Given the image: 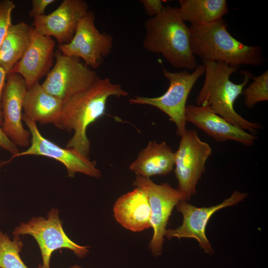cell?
<instances>
[{"instance_id": "cell-1", "label": "cell", "mask_w": 268, "mask_h": 268, "mask_svg": "<svg viewBox=\"0 0 268 268\" xmlns=\"http://www.w3.org/2000/svg\"><path fill=\"white\" fill-rule=\"evenodd\" d=\"M129 94L121 84L113 83L109 78L98 76L88 88L63 101L61 112L54 125L61 130L73 131L66 147L89 157L90 142L86 133L88 127L105 114L110 97Z\"/></svg>"}, {"instance_id": "cell-2", "label": "cell", "mask_w": 268, "mask_h": 268, "mask_svg": "<svg viewBox=\"0 0 268 268\" xmlns=\"http://www.w3.org/2000/svg\"><path fill=\"white\" fill-rule=\"evenodd\" d=\"M202 62L205 67V79L196 98L197 105L208 108L234 126L254 134L262 128V126L244 119L234 107L236 100L242 94L253 74L249 70H241L240 73L244 75V80L236 84L230 79V76L239 67L222 62Z\"/></svg>"}, {"instance_id": "cell-3", "label": "cell", "mask_w": 268, "mask_h": 268, "mask_svg": "<svg viewBox=\"0 0 268 268\" xmlns=\"http://www.w3.org/2000/svg\"><path fill=\"white\" fill-rule=\"evenodd\" d=\"M223 18L204 24H191L190 44L194 55L202 61L222 62L239 67L261 66L265 62L261 47L246 45L227 30Z\"/></svg>"}, {"instance_id": "cell-4", "label": "cell", "mask_w": 268, "mask_h": 268, "mask_svg": "<svg viewBox=\"0 0 268 268\" xmlns=\"http://www.w3.org/2000/svg\"><path fill=\"white\" fill-rule=\"evenodd\" d=\"M144 49L161 54L173 67L194 70L198 66L191 48L190 28L177 7L164 6L162 11L145 22Z\"/></svg>"}, {"instance_id": "cell-5", "label": "cell", "mask_w": 268, "mask_h": 268, "mask_svg": "<svg viewBox=\"0 0 268 268\" xmlns=\"http://www.w3.org/2000/svg\"><path fill=\"white\" fill-rule=\"evenodd\" d=\"M13 236L29 235L37 243L42 262L38 268H50L53 253L59 249H67L79 258H83L89 253L90 247L80 246L71 240L63 227L59 210L53 207L47 217H33L27 222H22L13 230Z\"/></svg>"}, {"instance_id": "cell-6", "label": "cell", "mask_w": 268, "mask_h": 268, "mask_svg": "<svg viewBox=\"0 0 268 268\" xmlns=\"http://www.w3.org/2000/svg\"><path fill=\"white\" fill-rule=\"evenodd\" d=\"M163 75L169 82L167 91L161 96L156 97L135 96L131 98V104L147 105L155 107L169 116L176 126V132L182 135L186 129L185 112L189 95L198 79L205 71L203 64L198 65L190 73L184 70L172 72L161 65Z\"/></svg>"}, {"instance_id": "cell-7", "label": "cell", "mask_w": 268, "mask_h": 268, "mask_svg": "<svg viewBox=\"0 0 268 268\" xmlns=\"http://www.w3.org/2000/svg\"><path fill=\"white\" fill-rule=\"evenodd\" d=\"M212 152L210 145L199 137L194 130H187L181 136L175 152V173L177 189L186 201L196 193V186L205 172L206 161Z\"/></svg>"}, {"instance_id": "cell-8", "label": "cell", "mask_w": 268, "mask_h": 268, "mask_svg": "<svg viewBox=\"0 0 268 268\" xmlns=\"http://www.w3.org/2000/svg\"><path fill=\"white\" fill-rule=\"evenodd\" d=\"M22 120L31 134L30 144L25 150L12 155L10 159L3 162L0 166L15 157L25 155L43 156L62 163L67 169L68 177L73 178L77 173L97 179L102 177L101 171L96 167L95 161L91 160L89 157L74 149L62 147L47 139L40 132L37 123L24 114Z\"/></svg>"}, {"instance_id": "cell-9", "label": "cell", "mask_w": 268, "mask_h": 268, "mask_svg": "<svg viewBox=\"0 0 268 268\" xmlns=\"http://www.w3.org/2000/svg\"><path fill=\"white\" fill-rule=\"evenodd\" d=\"M133 185L142 189L147 196L151 210V227L153 230L149 248L153 256L157 257L162 253L166 226L172 211L181 201L186 200L177 189L167 183L159 185L150 178L136 176Z\"/></svg>"}, {"instance_id": "cell-10", "label": "cell", "mask_w": 268, "mask_h": 268, "mask_svg": "<svg viewBox=\"0 0 268 268\" xmlns=\"http://www.w3.org/2000/svg\"><path fill=\"white\" fill-rule=\"evenodd\" d=\"M113 46V37L98 30L95 24L94 13L89 10L79 20L70 42L59 44L58 50L64 55L82 59L85 65L93 69L100 66Z\"/></svg>"}, {"instance_id": "cell-11", "label": "cell", "mask_w": 268, "mask_h": 268, "mask_svg": "<svg viewBox=\"0 0 268 268\" xmlns=\"http://www.w3.org/2000/svg\"><path fill=\"white\" fill-rule=\"evenodd\" d=\"M56 63L41 84L50 94L64 101L89 87L98 77L96 72L77 58L54 53Z\"/></svg>"}, {"instance_id": "cell-12", "label": "cell", "mask_w": 268, "mask_h": 268, "mask_svg": "<svg viewBox=\"0 0 268 268\" xmlns=\"http://www.w3.org/2000/svg\"><path fill=\"white\" fill-rule=\"evenodd\" d=\"M27 90L25 81L19 74L9 73L6 76L0 101L2 130L14 143L23 147H28L31 141L30 133L22 124V110Z\"/></svg>"}, {"instance_id": "cell-13", "label": "cell", "mask_w": 268, "mask_h": 268, "mask_svg": "<svg viewBox=\"0 0 268 268\" xmlns=\"http://www.w3.org/2000/svg\"><path fill=\"white\" fill-rule=\"evenodd\" d=\"M247 196L245 193L235 190L229 198L221 203L206 207H197L188 203L186 201H181L176 207L183 215L182 224L175 229H166L165 236L169 239L172 238L195 239L205 253L212 254L213 251L205 235V228L209 219L217 210L235 205Z\"/></svg>"}, {"instance_id": "cell-14", "label": "cell", "mask_w": 268, "mask_h": 268, "mask_svg": "<svg viewBox=\"0 0 268 268\" xmlns=\"http://www.w3.org/2000/svg\"><path fill=\"white\" fill-rule=\"evenodd\" d=\"M88 8L83 0H64L52 12L34 18L32 26L42 35L54 37L59 44H66L73 38L79 20Z\"/></svg>"}, {"instance_id": "cell-15", "label": "cell", "mask_w": 268, "mask_h": 268, "mask_svg": "<svg viewBox=\"0 0 268 268\" xmlns=\"http://www.w3.org/2000/svg\"><path fill=\"white\" fill-rule=\"evenodd\" d=\"M55 45V42L51 37L39 34L31 26L28 47L9 73L19 74L29 88L49 72L54 56Z\"/></svg>"}, {"instance_id": "cell-16", "label": "cell", "mask_w": 268, "mask_h": 268, "mask_svg": "<svg viewBox=\"0 0 268 268\" xmlns=\"http://www.w3.org/2000/svg\"><path fill=\"white\" fill-rule=\"evenodd\" d=\"M185 120L194 124L218 142L234 140L245 146H252L257 137L234 126L208 108L187 105Z\"/></svg>"}, {"instance_id": "cell-17", "label": "cell", "mask_w": 268, "mask_h": 268, "mask_svg": "<svg viewBox=\"0 0 268 268\" xmlns=\"http://www.w3.org/2000/svg\"><path fill=\"white\" fill-rule=\"evenodd\" d=\"M114 216L125 228L141 232L151 227V210L147 196L136 187L119 197L113 206Z\"/></svg>"}, {"instance_id": "cell-18", "label": "cell", "mask_w": 268, "mask_h": 268, "mask_svg": "<svg viewBox=\"0 0 268 268\" xmlns=\"http://www.w3.org/2000/svg\"><path fill=\"white\" fill-rule=\"evenodd\" d=\"M175 166V152L163 141H150L141 150L136 159L130 165V169L136 176L150 178L156 175H166Z\"/></svg>"}, {"instance_id": "cell-19", "label": "cell", "mask_w": 268, "mask_h": 268, "mask_svg": "<svg viewBox=\"0 0 268 268\" xmlns=\"http://www.w3.org/2000/svg\"><path fill=\"white\" fill-rule=\"evenodd\" d=\"M63 100L47 92L37 82L27 89L23 110L24 114L41 124H54L62 111Z\"/></svg>"}, {"instance_id": "cell-20", "label": "cell", "mask_w": 268, "mask_h": 268, "mask_svg": "<svg viewBox=\"0 0 268 268\" xmlns=\"http://www.w3.org/2000/svg\"><path fill=\"white\" fill-rule=\"evenodd\" d=\"M31 26L20 21L12 24L0 47V66L8 74L21 59L30 42Z\"/></svg>"}, {"instance_id": "cell-21", "label": "cell", "mask_w": 268, "mask_h": 268, "mask_svg": "<svg viewBox=\"0 0 268 268\" xmlns=\"http://www.w3.org/2000/svg\"><path fill=\"white\" fill-rule=\"evenodd\" d=\"M179 14L191 24H204L221 19L228 13L225 0H179Z\"/></svg>"}, {"instance_id": "cell-22", "label": "cell", "mask_w": 268, "mask_h": 268, "mask_svg": "<svg viewBox=\"0 0 268 268\" xmlns=\"http://www.w3.org/2000/svg\"><path fill=\"white\" fill-rule=\"evenodd\" d=\"M23 247L20 236H14L11 240L0 230V268H29L20 256Z\"/></svg>"}, {"instance_id": "cell-23", "label": "cell", "mask_w": 268, "mask_h": 268, "mask_svg": "<svg viewBox=\"0 0 268 268\" xmlns=\"http://www.w3.org/2000/svg\"><path fill=\"white\" fill-rule=\"evenodd\" d=\"M253 81L242 91L244 104L249 108L257 103L268 100V70L259 76L251 77Z\"/></svg>"}, {"instance_id": "cell-24", "label": "cell", "mask_w": 268, "mask_h": 268, "mask_svg": "<svg viewBox=\"0 0 268 268\" xmlns=\"http://www.w3.org/2000/svg\"><path fill=\"white\" fill-rule=\"evenodd\" d=\"M15 7L13 0H0V47L12 24L11 13Z\"/></svg>"}, {"instance_id": "cell-25", "label": "cell", "mask_w": 268, "mask_h": 268, "mask_svg": "<svg viewBox=\"0 0 268 268\" xmlns=\"http://www.w3.org/2000/svg\"><path fill=\"white\" fill-rule=\"evenodd\" d=\"M146 14L152 17L159 14L162 11L164 6L161 0H140Z\"/></svg>"}, {"instance_id": "cell-26", "label": "cell", "mask_w": 268, "mask_h": 268, "mask_svg": "<svg viewBox=\"0 0 268 268\" xmlns=\"http://www.w3.org/2000/svg\"><path fill=\"white\" fill-rule=\"evenodd\" d=\"M56 1L55 0H32V7L29 12V16L33 18L44 15L47 7Z\"/></svg>"}, {"instance_id": "cell-27", "label": "cell", "mask_w": 268, "mask_h": 268, "mask_svg": "<svg viewBox=\"0 0 268 268\" xmlns=\"http://www.w3.org/2000/svg\"><path fill=\"white\" fill-rule=\"evenodd\" d=\"M0 147L9 152L12 155L19 152L17 146L10 140L4 134L0 126Z\"/></svg>"}, {"instance_id": "cell-28", "label": "cell", "mask_w": 268, "mask_h": 268, "mask_svg": "<svg viewBox=\"0 0 268 268\" xmlns=\"http://www.w3.org/2000/svg\"><path fill=\"white\" fill-rule=\"evenodd\" d=\"M7 74L4 69L0 66V126L2 124V114L0 107L1 97L5 83Z\"/></svg>"}, {"instance_id": "cell-29", "label": "cell", "mask_w": 268, "mask_h": 268, "mask_svg": "<svg viewBox=\"0 0 268 268\" xmlns=\"http://www.w3.org/2000/svg\"><path fill=\"white\" fill-rule=\"evenodd\" d=\"M68 268H82L79 265H73Z\"/></svg>"}]
</instances>
